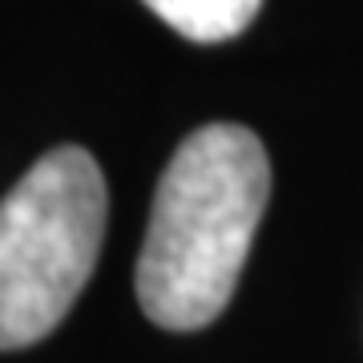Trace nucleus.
Listing matches in <instances>:
<instances>
[{"label": "nucleus", "mask_w": 363, "mask_h": 363, "mask_svg": "<svg viewBox=\"0 0 363 363\" xmlns=\"http://www.w3.org/2000/svg\"><path fill=\"white\" fill-rule=\"evenodd\" d=\"M101 166L81 145H57L0 202V351L57 331L85 291L105 238Z\"/></svg>", "instance_id": "f03ea898"}, {"label": "nucleus", "mask_w": 363, "mask_h": 363, "mask_svg": "<svg viewBox=\"0 0 363 363\" xmlns=\"http://www.w3.org/2000/svg\"><path fill=\"white\" fill-rule=\"evenodd\" d=\"M142 4L174 33L198 45L238 37L262 9V0H142Z\"/></svg>", "instance_id": "7ed1b4c3"}, {"label": "nucleus", "mask_w": 363, "mask_h": 363, "mask_svg": "<svg viewBox=\"0 0 363 363\" xmlns=\"http://www.w3.org/2000/svg\"><path fill=\"white\" fill-rule=\"evenodd\" d=\"M271 202V157L247 125L214 121L157 178L138 259V303L166 331L210 327L234 298Z\"/></svg>", "instance_id": "f257e3e1"}]
</instances>
